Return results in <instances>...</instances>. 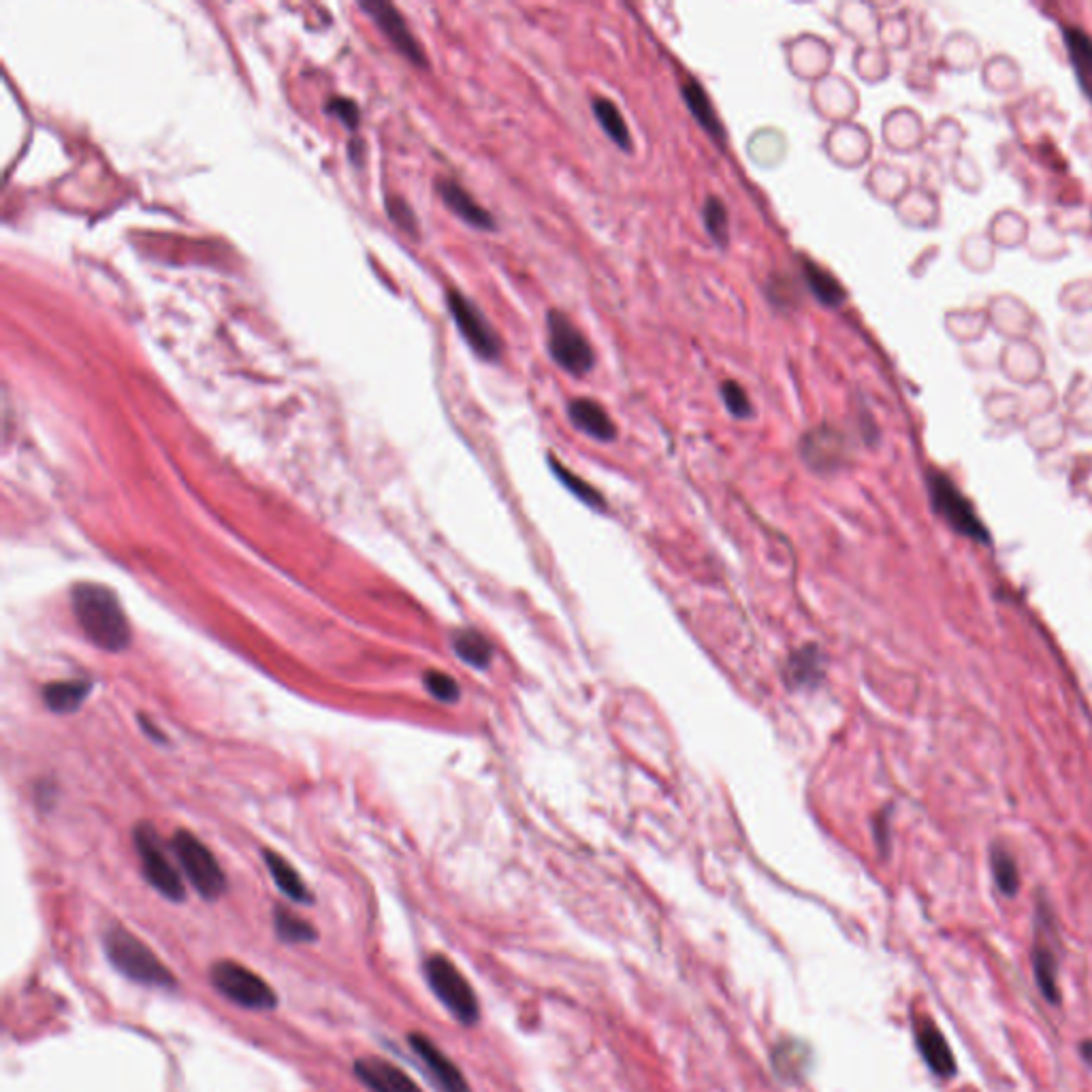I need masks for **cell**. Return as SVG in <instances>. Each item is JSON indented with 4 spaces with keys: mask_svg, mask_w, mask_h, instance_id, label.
Wrapping results in <instances>:
<instances>
[{
    "mask_svg": "<svg viewBox=\"0 0 1092 1092\" xmlns=\"http://www.w3.org/2000/svg\"><path fill=\"white\" fill-rule=\"evenodd\" d=\"M73 614L81 632L97 647L120 653L131 645L133 632L118 596L99 582H81L70 593Z\"/></svg>",
    "mask_w": 1092,
    "mask_h": 1092,
    "instance_id": "1",
    "label": "cell"
},
{
    "mask_svg": "<svg viewBox=\"0 0 1092 1092\" xmlns=\"http://www.w3.org/2000/svg\"><path fill=\"white\" fill-rule=\"evenodd\" d=\"M102 948L111 967L136 984L152 989H175V975L139 937L122 926H111L102 935Z\"/></svg>",
    "mask_w": 1092,
    "mask_h": 1092,
    "instance_id": "2",
    "label": "cell"
},
{
    "mask_svg": "<svg viewBox=\"0 0 1092 1092\" xmlns=\"http://www.w3.org/2000/svg\"><path fill=\"white\" fill-rule=\"evenodd\" d=\"M425 980L440 998L450 1016L463 1026H474L480 1020V1005L474 989L466 975L444 954L429 956L425 960Z\"/></svg>",
    "mask_w": 1092,
    "mask_h": 1092,
    "instance_id": "3",
    "label": "cell"
},
{
    "mask_svg": "<svg viewBox=\"0 0 1092 1092\" xmlns=\"http://www.w3.org/2000/svg\"><path fill=\"white\" fill-rule=\"evenodd\" d=\"M928 493L935 512L960 536L990 545V529L975 511L973 502L958 489L952 478L939 470L928 474Z\"/></svg>",
    "mask_w": 1092,
    "mask_h": 1092,
    "instance_id": "4",
    "label": "cell"
},
{
    "mask_svg": "<svg viewBox=\"0 0 1092 1092\" xmlns=\"http://www.w3.org/2000/svg\"><path fill=\"white\" fill-rule=\"evenodd\" d=\"M171 852L179 862L188 884L197 889L205 900H216L227 889V877L216 855L188 830H177L171 839Z\"/></svg>",
    "mask_w": 1092,
    "mask_h": 1092,
    "instance_id": "5",
    "label": "cell"
},
{
    "mask_svg": "<svg viewBox=\"0 0 1092 1092\" xmlns=\"http://www.w3.org/2000/svg\"><path fill=\"white\" fill-rule=\"evenodd\" d=\"M209 982L218 994L243 1009L272 1012L277 1007L275 990L259 973L236 960H220L211 964Z\"/></svg>",
    "mask_w": 1092,
    "mask_h": 1092,
    "instance_id": "6",
    "label": "cell"
},
{
    "mask_svg": "<svg viewBox=\"0 0 1092 1092\" xmlns=\"http://www.w3.org/2000/svg\"><path fill=\"white\" fill-rule=\"evenodd\" d=\"M135 852L141 860V871L148 884L154 887L161 896L173 903H182L186 898V887L182 882L179 871L171 862L170 852L161 841L159 832L150 823H139L133 832Z\"/></svg>",
    "mask_w": 1092,
    "mask_h": 1092,
    "instance_id": "7",
    "label": "cell"
},
{
    "mask_svg": "<svg viewBox=\"0 0 1092 1092\" xmlns=\"http://www.w3.org/2000/svg\"><path fill=\"white\" fill-rule=\"evenodd\" d=\"M546 334H548V354L564 372L582 378L593 370L596 365L593 346L570 320L568 314L559 309H550L546 316Z\"/></svg>",
    "mask_w": 1092,
    "mask_h": 1092,
    "instance_id": "8",
    "label": "cell"
},
{
    "mask_svg": "<svg viewBox=\"0 0 1092 1092\" xmlns=\"http://www.w3.org/2000/svg\"><path fill=\"white\" fill-rule=\"evenodd\" d=\"M450 316L457 323L459 334L482 361H498L502 357V340L484 314L459 291H448L446 295Z\"/></svg>",
    "mask_w": 1092,
    "mask_h": 1092,
    "instance_id": "9",
    "label": "cell"
},
{
    "mask_svg": "<svg viewBox=\"0 0 1092 1092\" xmlns=\"http://www.w3.org/2000/svg\"><path fill=\"white\" fill-rule=\"evenodd\" d=\"M1057 935L1055 926V914L1046 903H1039L1037 907V924H1035V946L1030 952L1033 962V978L1035 984L1041 992V996L1050 1003H1060V992H1058V956L1057 946H1050L1048 939Z\"/></svg>",
    "mask_w": 1092,
    "mask_h": 1092,
    "instance_id": "10",
    "label": "cell"
},
{
    "mask_svg": "<svg viewBox=\"0 0 1092 1092\" xmlns=\"http://www.w3.org/2000/svg\"><path fill=\"white\" fill-rule=\"evenodd\" d=\"M408 1046L412 1048V1052L418 1057V1060L423 1062V1067L427 1069V1073H429L432 1082L438 1086V1091L472 1092L466 1075L461 1073V1069L446 1057L427 1035L412 1033L408 1035Z\"/></svg>",
    "mask_w": 1092,
    "mask_h": 1092,
    "instance_id": "11",
    "label": "cell"
},
{
    "mask_svg": "<svg viewBox=\"0 0 1092 1092\" xmlns=\"http://www.w3.org/2000/svg\"><path fill=\"white\" fill-rule=\"evenodd\" d=\"M361 9L365 13H370V18L380 26V31L386 34V39L400 50V54H404L408 58L410 63H414L418 67L427 65L418 41L414 39V34L410 33L406 20L402 18V13L393 4L382 2V0H365V2H361Z\"/></svg>",
    "mask_w": 1092,
    "mask_h": 1092,
    "instance_id": "12",
    "label": "cell"
},
{
    "mask_svg": "<svg viewBox=\"0 0 1092 1092\" xmlns=\"http://www.w3.org/2000/svg\"><path fill=\"white\" fill-rule=\"evenodd\" d=\"M914 1037H916V1046H918V1052H920L921 1060L926 1062V1067L937 1078H943V1080L954 1078L958 1067H956L952 1048H950L948 1039L943 1037V1033L935 1026L930 1018L921 1016L916 1020Z\"/></svg>",
    "mask_w": 1092,
    "mask_h": 1092,
    "instance_id": "13",
    "label": "cell"
},
{
    "mask_svg": "<svg viewBox=\"0 0 1092 1092\" xmlns=\"http://www.w3.org/2000/svg\"><path fill=\"white\" fill-rule=\"evenodd\" d=\"M354 1075L372 1092H421L404 1069L384 1058H359L354 1062Z\"/></svg>",
    "mask_w": 1092,
    "mask_h": 1092,
    "instance_id": "14",
    "label": "cell"
},
{
    "mask_svg": "<svg viewBox=\"0 0 1092 1092\" xmlns=\"http://www.w3.org/2000/svg\"><path fill=\"white\" fill-rule=\"evenodd\" d=\"M802 459L816 472H830L843 461V434L832 427L811 429L800 443Z\"/></svg>",
    "mask_w": 1092,
    "mask_h": 1092,
    "instance_id": "15",
    "label": "cell"
},
{
    "mask_svg": "<svg viewBox=\"0 0 1092 1092\" xmlns=\"http://www.w3.org/2000/svg\"><path fill=\"white\" fill-rule=\"evenodd\" d=\"M438 195L443 197L446 207L461 218L466 225L480 229V231H493L495 229V218L478 204L477 199L455 179H438Z\"/></svg>",
    "mask_w": 1092,
    "mask_h": 1092,
    "instance_id": "16",
    "label": "cell"
},
{
    "mask_svg": "<svg viewBox=\"0 0 1092 1092\" xmlns=\"http://www.w3.org/2000/svg\"><path fill=\"white\" fill-rule=\"evenodd\" d=\"M568 416L572 425L598 443H613L616 425L607 408L593 400L577 397L568 404Z\"/></svg>",
    "mask_w": 1092,
    "mask_h": 1092,
    "instance_id": "17",
    "label": "cell"
},
{
    "mask_svg": "<svg viewBox=\"0 0 1092 1092\" xmlns=\"http://www.w3.org/2000/svg\"><path fill=\"white\" fill-rule=\"evenodd\" d=\"M681 95L682 101L687 105L689 113L696 118V122L709 133V136H713L717 143H723L725 141V129H723V124H721V120L717 116L711 97L700 86V81L694 79V77H685L681 86Z\"/></svg>",
    "mask_w": 1092,
    "mask_h": 1092,
    "instance_id": "18",
    "label": "cell"
},
{
    "mask_svg": "<svg viewBox=\"0 0 1092 1092\" xmlns=\"http://www.w3.org/2000/svg\"><path fill=\"white\" fill-rule=\"evenodd\" d=\"M800 272L802 280L809 288V293L818 299L823 307H841L848 299V293L843 284L823 267H819L816 261L809 256H800Z\"/></svg>",
    "mask_w": 1092,
    "mask_h": 1092,
    "instance_id": "19",
    "label": "cell"
},
{
    "mask_svg": "<svg viewBox=\"0 0 1092 1092\" xmlns=\"http://www.w3.org/2000/svg\"><path fill=\"white\" fill-rule=\"evenodd\" d=\"M265 864L272 873L275 886L280 887V892L284 896H288L293 903H302V905L312 903L309 889L304 884L302 875L295 871V866L288 860H284L280 853L265 852Z\"/></svg>",
    "mask_w": 1092,
    "mask_h": 1092,
    "instance_id": "20",
    "label": "cell"
},
{
    "mask_svg": "<svg viewBox=\"0 0 1092 1092\" xmlns=\"http://www.w3.org/2000/svg\"><path fill=\"white\" fill-rule=\"evenodd\" d=\"M88 691L90 685L86 681L50 682L43 687V702L54 713H73L84 705Z\"/></svg>",
    "mask_w": 1092,
    "mask_h": 1092,
    "instance_id": "21",
    "label": "cell"
},
{
    "mask_svg": "<svg viewBox=\"0 0 1092 1092\" xmlns=\"http://www.w3.org/2000/svg\"><path fill=\"white\" fill-rule=\"evenodd\" d=\"M1064 43H1067L1071 63L1075 67L1078 81L1092 99V39L1084 31L1071 26L1064 31Z\"/></svg>",
    "mask_w": 1092,
    "mask_h": 1092,
    "instance_id": "22",
    "label": "cell"
},
{
    "mask_svg": "<svg viewBox=\"0 0 1092 1092\" xmlns=\"http://www.w3.org/2000/svg\"><path fill=\"white\" fill-rule=\"evenodd\" d=\"M273 928L280 941L284 943H314L318 939V930L309 921L299 918L286 907H275L273 909Z\"/></svg>",
    "mask_w": 1092,
    "mask_h": 1092,
    "instance_id": "23",
    "label": "cell"
},
{
    "mask_svg": "<svg viewBox=\"0 0 1092 1092\" xmlns=\"http://www.w3.org/2000/svg\"><path fill=\"white\" fill-rule=\"evenodd\" d=\"M593 113H596L598 124L602 127V131L607 135L611 136L614 145L621 148V150H625V152H632V148H634L632 145V133H630V129L625 124V118L619 111V107L613 101H609V99H596L593 101Z\"/></svg>",
    "mask_w": 1092,
    "mask_h": 1092,
    "instance_id": "24",
    "label": "cell"
},
{
    "mask_svg": "<svg viewBox=\"0 0 1092 1092\" xmlns=\"http://www.w3.org/2000/svg\"><path fill=\"white\" fill-rule=\"evenodd\" d=\"M452 648L457 653V657L474 668H487L491 664V657H493V647L491 643L477 632V630H461L455 634V641H452Z\"/></svg>",
    "mask_w": 1092,
    "mask_h": 1092,
    "instance_id": "25",
    "label": "cell"
},
{
    "mask_svg": "<svg viewBox=\"0 0 1092 1092\" xmlns=\"http://www.w3.org/2000/svg\"><path fill=\"white\" fill-rule=\"evenodd\" d=\"M990 869L994 884L1005 896H1016L1020 892V871L1014 855L1005 848H992L990 852Z\"/></svg>",
    "mask_w": 1092,
    "mask_h": 1092,
    "instance_id": "26",
    "label": "cell"
},
{
    "mask_svg": "<svg viewBox=\"0 0 1092 1092\" xmlns=\"http://www.w3.org/2000/svg\"><path fill=\"white\" fill-rule=\"evenodd\" d=\"M809 1052L805 1046L800 1044H794V1041H787V1044H782L779 1048H775V1055H773V1067L775 1071L794 1082L798 1078L805 1075L807 1071V1064H809Z\"/></svg>",
    "mask_w": 1092,
    "mask_h": 1092,
    "instance_id": "27",
    "label": "cell"
},
{
    "mask_svg": "<svg viewBox=\"0 0 1092 1092\" xmlns=\"http://www.w3.org/2000/svg\"><path fill=\"white\" fill-rule=\"evenodd\" d=\"M548 463H550L553 474L559 478V480H561V484H564L568 491H572V493L579 498L580 502H585L587 506L598 509V511H602V509H604V498H602V495H600V493H598V491H596L589 482H585V480L577 477L572 470H568L566 466H561V461H559V459H555V457H548Z\"/></svg>",
    "mask_w": 1092,
    "mask_h": 1092,
    "instance_id": "28",
    "label": "cell"
},
{
    "mask_svg": "<svg viewBox=\"0 0 1092 1092\" xmlns=\"http://www.w3.org/2000/svg\"><path fill=\"white\" fill-rule=\"evenodd\" d=\"M787 677L791 685H811L821 677V659L818 648L805 647L791 655L787 666Z\"/></svg>",
    "mask_w": 1092,
    "mask_h": 1092,
    "instance_id": "29",
    "label": "cell"
},
{
    "mask_svg": "<svg viewBox=\"0 0 1092 1092\" xmlns=\"http://www.w3.org/2000/svg\"><path fill=\"white\" fill-rule=\"evenodd\" d=\"M702 218H705V229H707V233L713 238L717 245H721V248H723V245L728 243V238H730V233H728V225H730V222H728V207L723 205V201H721L719 197L711 195V197H707V201H705Z\"/></svg>",
    "mask_w": 1092,
    "mask_h": 1092,
    "instance_id": "30",
    "label": "cell"
},
{
    "mask_svg": "<svg viewBox=\"0 0 1092 1092\" xmlns=\"http://www.w3.org/2000/svg\"><path fill=\"white\" fill-rule=\"evenodd\" d=\"M719 393H721L725 408L734 418H751L753 416V404H751L750 395L736 380H723L719 386Z\"/></svg>",
    "mask_w": 1092,
    "mask_h": 1092,
    "instance_id": "31",
    "label": "cell"
},
{
    "mask_svg": "<svg viewBox=\"0 0 1092 1092\" xmlns=\"http://www.w3.org/2000/svg\"><path fill=\"white\" fill-rule=\"evenodd\" d=\"M425 687L436 700L446 702V705L457 702L461 696V689H459L457 681L440 670H432L425 675Z\"/></svg>",
    "mask_w": 1092,
    "mask_h": 1092,
    "instance_id": "32",
    "label": "cell"
},
{
    "mask_svg": "<svg viewBox=\"0 0 1092 1092\" xmlns=\"http://www.w3.org/2000/svg\"><path fill=\"white\" fill-rule=\"evenodd\" d=\"M327 111L334 113L336 118H340L348 129L359 127V107L348 99H331L327 105Z\"/></svg>",
    "mask_w": 1092,
    "mask_h": 1092,
    "instance_id": "33",
    "label": "cell"
},
{
    "mask_svg": "<svg viewBox=\"0 0 1092 1092\" xmlns=\"http://www.w3.org/2000/svg\"><path fill=\"white\" fill-rule=\"evenodd\" d=\"M794 291H796V286L789 280H784V277H773V284L768 286V295H771V299L777 306H785L784 297H787V304L791 306L794 304V297H796Z\"/></svg>",
    "mask_w": 1092,
    "mask_h": 1092,
    "instance_id": "34",
    "label": "cell"
},
{
    "mask_svg": "<svg viewBox=\"0 0 1092 1092\" xmlns=\"http://www.w3.org/2000/svg\"><path fill=\"white\" fill-rule=\"evenodd\" d=\"M1080 1055L1084 1058L1086 1064L1092 1067V1039H1086L1082 1046H1080Z\"/></svg>",
    "mask_w": 1092,
    "mask_h": 1092,
    "instance_id": "35",
    "label": "cell"
}]
</instances>
